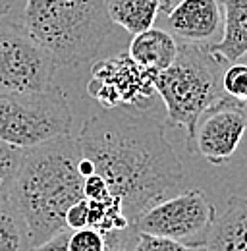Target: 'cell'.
I'll return each instance as SVG.
<instances>
[{"label":"cell","instance_id":"d6986e66","mask_svg":"<svg viewBox=\"0 0 247 251\" xmlns=\"http://www.w3.org/2000/svg\"><path fill=\"white\" fill-rule=\"evenodd\" d=\"M68 251H106V238L95 228L70 230Z\"/></svg>","mask_w":247,"mask_h":251},{"label":"cell","instance_id":"7c38bea8","mask_svg":"<svg viewBox=\"0 0 247 251\" xmlns=\"http://www.w3.org/2000/svg\"><path fill=\"white\" fill-rule=\"evenodd\" d=\"M205 251H247V197L234 195L207 236Z\"/></svg>","mask_w":247,"mask_h":251},{"label":"cell","instance_id":"e0dca14e","mask_svg":"<svg viewBox=\"0 0 247 251\" xmlns=\"http://www.w3.org/2000/svg\"><path fill=\"white\" fill-rule=\"evenodd\" d=\"M222 93L247 106V62H232L222 72Z\"/></svg>","mask_w":247,"mask_h":251},{"label":"cell","instance_id":"2e32d148","mask_svg":"<svg viewBox=\"0 0 247 251\" xmlns=\"http://www.w3.org/2000/svg\"><path fill=\"white\" fill-rule=\"evenodd\" d=\"M25 151L0 139V197L8 195L20 172Z\"/></svg>","mask_w":247,"mask_h":251},{"label":"cell","instance_id":"5bb4252c","mask_svg":"<svg viewBox=\"0 0 247 251\" xmlns=\"http://www.w3.org/2000/svg\"><path fill=\"white\" fill-rule=\"evenodd\" d=\"M114 25L135 35L154 27L158 16L170 10V0H104Z\"/></svg>","mask_w":247,"mask_h":251},{"label":"cell","instance_id":"9a60e30c","mask_svg":"<svg viewBox=\"0 0 247 251\" xmlns=\"http://www.w3.org/2000/svg\"><path fill=\"white\" fill-rule=\"evenodd\" d=\"M0 251H33L27 222L8 195L0 197Z\"/></svg>","mask_w":247,"mask_h":251},{"label":"cell","instance_id":"6da1fadb","mask_svg":"<svg viewBox=\"0 0 247 251\" xmlns=\"http://www.w3.org/2000/svg\"><path fill=\"white\" fill-rule=\"evenodd\" d=\"M77 145L122 203L131 228L147 207L178 193L184 184V166L164 126L141 108H104L89 116Z\"/></svg>","mask_w":247,"mask_h":251},{"label":"cell","instance_id":"3957f363","mask_svg":"<svg viewBox=\"0 0 247 251\" xmlns=\"http://www.w3.org/2000/svg\"><path fill=\"white\" fill-rule=\"evenodd\" d=\"M24 25L58 68L91 62L116 27L104 0H27Z\"/></svg>","mask_w":247,"mask_h":251},{"label":"cell","instance_id":"277c9868","mask_svg":"<svg viewBox=\"0 0 247 251\" xmlns=\"http://www.w3.org/2000/svg\"><path fill=\"white\" fill-rule=\"evenodd\" d=\"M222 64L207 45L182 43L174 62L154 75V91L166 108V124L185 129L191 141L201 114L222 97Z\"/></svg>","mask_w":247,"mask_h":251},{"label":"cell","instance_id":"7a4b0ae2","mask_svg":"<svg viewBox=\"0 0 247 251\" xmlns=\"http://www.w3.org/2000/svg\"><path fill=\"white\" fill-rule=\"evenodd\" d=\"M81 151L70 133L25 151L8 197L27 222L33 250L66 228L68 209L83 199Z\"/></svg>","mask_w":247,"mask_h":251},{"label":"cell","instance_id":"ffe728a7","mask_svg":"<svg viewBox=\"0 0 247 251\" xmlns=\"http://www.w3.org/2000/svg\"><path fill=\"white\" fill-rule=\"evenodd\" d=\"M66 228L70 230H79V228H87V199H79L77 203H74L68 213H66Z\"/></svg>","mask_w":247,"mask_h":251},{"label":"cell","instance_id":"4fadbf2b","mask_svg":"<svg viewBox=\"0 0 247 251\" xmlns=\"http://www.w3.org/2000/svg\"><path fill=\"white\" fill-rule=\"evenodd\" d=\"M178 47L180 43L174 39V35L158 27H149L131 37L127 54L141 68H147L158 74L174 62L178 54Z\"/></svg>","mask_w":247,"mask_h":251},{"label":"cell","instance_id":"ba28073f","mask_svg":"<svg viewBox=\"0 0 247 251\" xmlns=\"http://www.w3.org/2000/svg\"><path fill=\"white\" fill-rule=\"evenodd\" d=\"M154 75L120 52L93 64L87 95L104 108H141L156 95Z\"/></svg>","mask_w":247,"mask_h":251},{"label":"cell","instance_id":"ac0fdd59","mask_svg":"<svg viewBox=\"0 0 247 251\" xmlns=\"http://www.w3.org/2000/svg\"><path fill=\"white\" fill-rule=\"evenodd\" d=\"M122 251H199V250L184 246V244H178V242H172V240L156 238V236H149V234H143V232H135L133 230V234L125 242Z\"/></svg>","mask_w":247,"mask_h":251},{"label":"cell","instance_id":"52a82bcc","mask_svg":"<svg viewBox=\"0 0 247 251\" xmlns=\"http://www.w3.org/2000/svg\"><path fill=\"white\" fill-rule=\"evenodd\" d=\"M58 66L24 24L0 18V97L43 91Z\"/></svg>","mask_w":247,"mask_h":251},{"label":"cell","instance_id":"30bf717a","mask_svg":"<svg viewBox=\"0 0 247 251\" xmlns=\"http://www.w3.org/2000/svg\"><path fill=\"white\" fill-rule=\"evenodd\" d=\"M164 16L172 33L191 45H207L222 25L220 0H180Z\"/></svg>","mask_w":247,"mask_h":251},{"label":"cell","instance_id":"8992f818","mask_svg":"<svg viewBox=\"0 0 247 251\" xmlns=\"http://www.w3.org/2000/svg\"><path fill=\"white\" fill-rule=\"evenodd\" d=\"M215 220L216 207L205 191L185 189L147 207L133 222V230L203 250Z\"/></svg>","mask_w":247,"mask_h":251},{"label":"cell","instance_id":"5b68a950","mask_svg":"<svg viewBox=\"0 0 247 251\" xmlns=\"http://www.w3.org/2000/svg\"><path fill=\"white\" fill-rule=\"evenodd\" d=\"M72 108L58 85L0 97V139L27 151L72 129Z\"/></svg>","mask_w":247,"mask_h":251},{"label":"cell","instance_id":"44dd1931","mask_svg":"<svg viewBox=\"0 0 247 251\" xmlns=\"http://www.w3.org/2000/svg\"><path fill=\"white\" fill-rule=\"evenodd\" d=\"M14 2L16 0H0V18H4L10 12V8L14 6Z\"/></svg>","mask_w":247,"mask_h":251},{"label":"cell","instance_id":"9c48e42d","mask_svg":"<svg viewBox=\"0 0 247 251\" xmlns=\"http://www.w3.org/2000/svg\"><path fill=\"white\" fill-rule=\"evenodd\" d=\"M246 131L247 106L222 95L201 114L187 151L215 166L226 164L242 145Z\"/></svg>","mask_w":247,"mask_h":251},{"label":"cell","instance_id":"8fae6325","mask_svg":"<svg viewBox=\"0 0 247 251\" xmlns=\"http://www.w3.org/2000/svg\"><path fill=\"white\" fill-rule=\"evenodd\" d=\"M222 39L207 45L220 64H232L247 56V0H220Z\"/></svg>","mask_w":247,"mask_h":251}]
</instances>
